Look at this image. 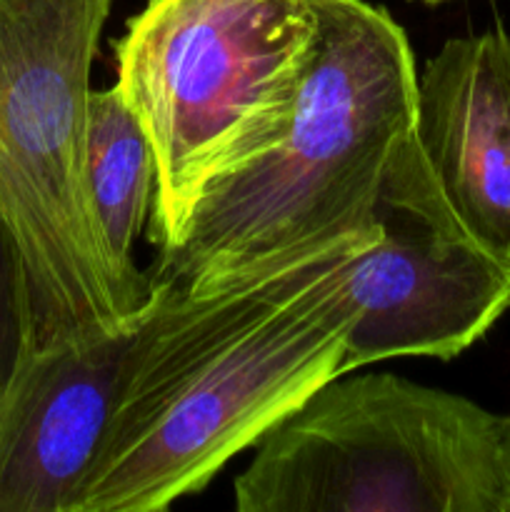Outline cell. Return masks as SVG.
Listing matches in <instances>:
<instances>
[{"instance_id": "1", "label": "cell", "mask_w": 510, "mask_h": 512, "mask_svg": "<svg viewBox=\"0 0 510 512\" xmlns=\"http://www.w3.org/2000/svg\"><path fill=\"white\" fill-rule=\"evenodd\" d=\"M348 248L210 293L155 280L123 393L75 512H163L200 493L340 375Z\"/></svg>"}, {"instance_id": "2", "label": "cell", "mask_w": 510, "mask_h": 512, "mask_svg": "<svg viewBox=\"0 0 510 512\" xmlns=\"http://www.w3.org/2000/svg\"><path fill=\"white\" fill-rule=\"evenodd\" d=\"M315 3L318 48L288 128L205 190L153 280L200 295L378 240L380 178L415 128L413 48L380 5Z\"/></svg>"}, {"instance_id": "3", "label": "cell", "mask_w": 510, "mask_h": 512, "mask_svg": "<svg viewBox=\"0 0 510 512\" xmlns=\"http://www.w3.org/2000/svg\"><path fill=\"white\" fill-rule=\"evenodd\" d=\"M110 5L0 0V223L33 348L133 328L155 298V280L110 248L85 170L90 68Z\"/></svg>"}, {"instance_id": "4", "label": "cell", "mask_w": 510, "mask_h": 512, "mask_svg": "<svg viewBox=\"0 0 510 512\" xmlns=\"http://www.w3.org/2000/svg\"><path fill=\"white\" fill-rule=\"evenodd\" d=\"M315 0H150L118 40V88L155 160L153 240L288 128L318 48Z\"/></svg>"}, {"instance_id": "5", "label": "cell", "mask_w": 510, "mask_h": 512, "mask_svg": "<svg viewBox=\"0 0 510 512\" xmlns=\"http://www.w3.org/2000/svg\"><path fill=\"white\" fill-rule=\"evenodd\" d=\"M238 512H510V415L390 373H340L235 478Z\"/></svg>"}, {"instance_id": "6", "label": "cell", "mask_w": 510, "mask_h": 512, "mask_svg": "<svg viewBox=\"0 0 510 512\" xmlns=\"http://www.w3.org/2000/svg\"><path fill=\"white\" fill-rule=\"evenodd\" d=\"M378 240L350 260L355 323L340 373L390 358L453 360L510 308V255L465 225L415 128L383 170Z\"/></svg>"}, {"instance_id": "7", "label": "cell", "mask_w": 510, "mask_h": 512, "mask_svg": "<svg viewBox=\"0 0 510 512\" xmlns=\"http://www.w3.org/2000/svg\"><path fill=\"white\" fill-rule=\"evenodd\" d=\"M143 320L95 338L40 348L23 343L0 390V512L78 508L108 438Z\"/></svg>"}, {"instance_id": "8", "label": "cell", "mask_w": 510, "mask_h": 512, "mask_svg": "<svg viewBox=\"0 0 510 512\" xmlns=\"http://www.w3.org/2000/svg\"><path fill=\"white\" fill-rule=\"evenodd\" d=\"M415 138L465 225L510 255V33L453 38L425 63Z\"/></svg>"}, {"instance_id": "9", "label": "cell", "mask_w": 510, "mask_h": 512, "mask_svg": "<svg viewBox=\"0 0 510 512\" xmlns=\"http://www.w3.org/2000/svg\"><path fill=\"white\" fill-rule=\"evenodd\" d=\"M85 170L110 248L125 263H135L133 245L153 205L155 160L148 135L118 85L90 90Z\"/></svg>"}, {"instance_id": "10", "label": "cell", "mask_w": 510, "mask_h": 512, "mask_svg": "<svg viewBox=\"0 0 510 512\" xmlns=\"http://www.w3.org/2000/svg\"><path fill=\"white\" fill-rule=\"evenodd\" d=\"M25 340V295L18 255L0 223V390L8 383Z\"/></svg>"}, {"instance_id": "11", "label": "cell", "mask_w": 510, "mask_h": 512, "mask_svg": "<svg viewBox=\"0 0 510 512\" xmlns=\"http://www.w3.org/2000/svg\"><path fill=\"white\" fill-rule=\"evenodd\" d=\"M408 3H423V5H440V3H448V0H408Z\"/></svg>"}]
</instances>
